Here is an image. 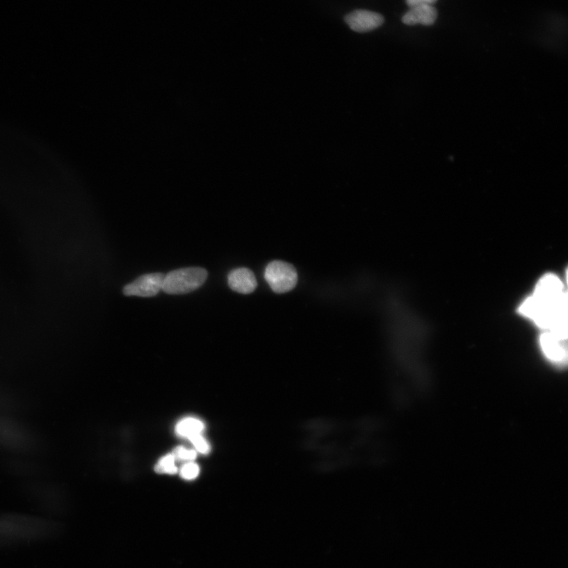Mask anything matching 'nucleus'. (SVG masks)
Segmentation results:
<instances>
[{"instance_id":"nucleus-1","label":"nucleus","mask_w":568,"mask_h":568,"mask_svg":"<svg viewBox=\"0 0 568 568\" xmlns=\"http://www.w3.org/2000/svg\"><path fill=\"white\" fill-rule=\"evenodd\" d=\"M300 441L310 466L323 473L367 469L387 456L384 426L373 415L310 419L302 426Z\"/></svg>"},{"instance_id":"nucleus-2","label":"nucleus","mask_w":568,"mask_h":568,"mask_svg":"<svg viewBox=\"0 0 568 568\" xmlns=\"http://www.w3.org/2000/svg\"><path fill=\"white\" fill-rule=\"evenodd\" d=\"M519 311L541 329L567 341V296L555 275L547 274L540 279L534 294L526 298Z\"/></svg>"},{"instance_id":"nucleus-3","label":"nucleus","mask_w":568,"mask_h":568,"mask_svg":"<svg viewBox=\"0 0 568 568\" xmlns=\"http://www.w3.org/2000/svg\"><path fill=\"white\" fill-rule=\"evenodd\" d=\"M58 527L50 521L10 515L0 518V548L51 539Z\"/></svg>"},{"instance_id":"nucleus-4","label":"nucleus","mask_w":568,"mask_h":568,"mask_svg":"<svg viewBox=\"0 0 568 568\" xmlns=\"http://www.w3.org/2000/svg\"><path fill=\"white\" fill-rule=\"evenodd\" d=\"M207 277V271L200 267L177 269L165 275L162 291L169 295L187 294L200 288Z\"/></svg>"},{"instance_id":"nucleus-5","label":"nucleus","mask_w":568,"mask_h":568,"mask_svg":"<svg viewBox=\"0 0 568 568\" xmlns=\"http://www.w3.org/2000/svg\"><path fill=\"white\" fill-rule=\"evenodd\" d=\"M265 279L274 292L282 294L295 288L298 274L296 269L291 263L274 261L267 266Z\"/></svg>"},{"instance_id":"nucleus-6","label":"nucleus","mask_w":568,"mask_h":568,"mask_svg":"<svg viewBox=\"0 0 568 568\" xmlns=\"http://www.w3.org/2000/svg\"><path fill=\"white\" fill-rule=\"evenodd\" d=\"M165 276L160 273L144 275L126 285L124 294L126 296L154 297L162 291Z\"/></svg>"},{"instance_id":"nucleus-7","label":"nucleus","mask_w":568,"mask_h":568,"mask_svg":"<svg viewBox=\"0 0 568 568\" xmlns=\"http://www.w3.org/2000/svg\"><path fill=\"white\" fill-rule=\"evenodd\" d=\"M540 345L542 352L546 359L556 366L563 367L567 365V350L566 339L549 332L542 334L540 337Z\"/></svg>"},{"instance_id":"nucleus-8","label":"nucleus","mask_w":568,"mask_h":568,"mask_svg":"<svg viewBox=\"0 0 568 568\" xmlns=\"http://www.w3.org/2000/svg\"><path fill=\"white\" fill-rule=\"evenodd\" d=\"M345 22L353 31L366 33L382 26L384 19L382 15L373 11L357 10L345 17Z\"/></svg>"},{"instance_id":"nucleus-9","label":"nucleus","mask_w":568,"mask_h":568,"mask_svg":"<svg viewBox=\"0 0 568 568\" xmlns=\"http://www.w3.org/2000/svg\"><path fill=\"white\" fill-rule=\"evenodd\" d=\"M228 285L232 290L241 294H250L257 288V282L254 274L248 268L235 269L228 276Z\"/></svg>"},{"instance_id":"nucleus-10","label":"nucleus","mask_w":568,"mask_h":568,"mask_svg":"<svg viewBox=\"0 0 568 568\" xmlns=\"http://www.w3.org/2000/svg\"><path fill=\"white\" fill-rule=\"evenodd\" d=\"M437 10L432 5H419L411 8V10L404 15L402 22L407 26L421 24L432 26L437 19Z\"/></svg>"},{"instance_id":"nucleus-11","label":"nucleus","mask_w":568,"mask_h":568,"mask_svg":"<svg viewBox=\"0 0 568 568\" xmlns=\"http://www.w3.org/2000/svg\"><path fill=\"white\" fill-rule=\"evenodd\" d=\"M204 425L200 420L187 418L179 421L177 427H175V432L180 437L189 438L195 435H201L204 430Z\"/></svg>"},{"instance_id":"nucleus-12","label":"nucleus","mask_w":568,"mask_h":568,"mask_svg":"<svg viewBox=\"0 0 568 568\" xmlns=\"http://www.w3.org/2000/svg\"><path fill=\"white\" fill-rule=\"evenodd\" d=\"M175 462L174 456L172 454L167 455L157 462L155 466V471L160 473H177L178 468L175 466Z\"/></svg>"},{"instance_id":"nucleus-13","label":"nucleus","mask_w":568,"mask_h":568,"mask_svg":"<svg viewBox=\"0 0 568 568\" xmlns=\"http://www.w3.org/2000/svg\"><path fill=\"white\" fill-rule=\"evenodd\" d=\"M174 456L175 460L179 461H194L197 458V454L195 451L187 450L184 447H177L173 451L172 454Z\"/></svg>"},{"instance_id":"nucleus-14","label":"nucleus","mask_w":568,"mask_h":568,"mask_svg":"<svg viewBox=\"0 0 568 568\" xmlns=\"http://www.w3.org/2000/svg\"><path fill=\"white\" fill-rule=\"evenodd\" d=\"M199 466L195 462H189L181 468L180 476L181 478L186 480H193L196 478L199 474Z\"/></svg>"},{"instance_id":"nucleus-15","label":"nucleus","mask_w":568,"mask_h":568,"mask_svg":"<svg viewBox=\"0 0 568 568\" xmlns=\"http://www.w3.org/2000/svg\"><path fill=\"white\" fill-rule=\"evenodd\" d=\"M189 440L195 445V447L199 453L202 454H208L210 452V447L209 444L201 435H195L190 437Z\"/></svg>"},{"instance_id":"nucleus-16","label":"nucleus","mask_w":568,"mask_h":568,"mask_svg":"<svg viewBox=\"0 0 568 568\" xmlns=\"http://www.w3.org/2000/svg\"><path fill=\"white\" fill-rule=\"evenodd\" d=\"M437 1V0H406V3L409 8H413L419 5H432Z\"/></svg>"}]
</instances>
